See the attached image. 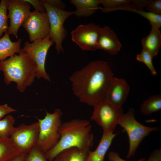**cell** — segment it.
<instances>
[{
    "instance_id": "6da1fadb",
    "label": "cell",
    "mask_w": 161,
    "mask_h": 161,
    "mask_svg": "<svg viewBox=\"0 0 161 161\" xmlns=\"http://www.w3.org/2000/svg\"><path fill=\"white\" fill-rule=\"evenodd\" d=\"M113 75L106 62L96 60L75 71L69 79L80 101L94 106L104 100Z\"/></svg>"
},
{
    "instance_id": "7a4b0ae2",
    "label": "cell",
    "mask_w": 161,
    "mask_h": 161,
    "mask_svg": "<svg viewBox=\"0 0 161 161\" xmlns=\"http://www.w3.org/2000/svg\"><path fill=\"white\" fill-rule=\"evenodd\" d=\"M92 125L87 120L74 119L62 123L59 129L61 138L53 148L45 154L49 161H53L61 151L75 147L81 149H90L93 145L94 136Z\"/></svg>"
},
{
    "instance_id": "3957f363",
    "label": "cell",
    "mask_w": 161,
    "mask_h": 161,
    "mask_svg": "<svg viewBox=\"0 0 161 161\" xmlns=\"http://www.w3.org/2000/svg\"><path fill=\"white\" fill-rule=\"evenodd\" d=\"M36 69L35 63L21 49L18 55L0 61V71L3 73L5 84L15 82L17 89L21 92L33 83Z\"/></svg>"
},
{
    "instance_id": "277c9868",
    "label": "cell",
    "mask_w": 161,
    "mask_h": 161,
    "mask_svg": "<svg viewBox=\"0 0 161 161\" xmlns=\"http://www.w3.org/2000/svg\"><path fill=\"white\" fill-rule=\"evenodd\" d=\"M62 115L61 110L56 109L52 113L46 111L44 118L38 119L39 130L36 145L44 153L54 147L61 138Z\"/></svg>"
},
{
    "instance_id": "5b68a950",
    "label": "cell",
    "mask_w": 161,
    "mask_h": 161,
    "mask_svg": "<svg viewBox=\"0 0 161 161\" xmlns=\"http://www.w3.org/2000/svg\"><path fill=\"white\" fill-rule=\"evenodd\" d=\"M118 124L127 132L129 140V148L126 158L134 156L143 139L157 128L144 126L137 121L135 118L134 109L131 108L122 115Z\"/></svg>"
},
{
    "instance_id": "8992f818",
    "label": "cell",
    "mask_w": 161,
    "mask_h": 161,
    "mask_svg": "<svg viewBox=\"0 0 161 161\" xmlns=\"http://www.w3.org/2000/svg\"><path fill=\"white\" fill-rule=\"evenodd\" d=\"M47 14L49 25L48 35L50 39L55 44L58 54L63 51L62 42L66 37L67 32L64 27L66 20L74 14L75 11H67L54 7L45 0H41Z\"/></svg>"
},
{
    "instance_id": "52a82bcc",
    "label": "cell",
    "mask_w": 161,
    "mask_h": 161,
    "mask_svg": "<svg viewBox=\"0 0 161 161\" xmlns=\"http://www.w3.org/2000/svg\"><path fill=\"white\" fill-rule=\"evenodd\" d=\"M94 107L91 119L102 128L103 134L108 135L113 133L123 113L122 108L115 107L105 100Z\"/></svg>"
},
{
    "instance_id": "ba28073f",
    "label": "cell",
    "mask_w": 161,
    "mask_h": 161,
    "mask_svg": "<svg viewBox=\"0 0 161 161\" xmlns=\"http://www.w3.org/2000/svg\"><path fill=\"white\" fill-rule=\"evenodd\" d=\"M54 42L48 35L44 38L36 40L32 43L24 42V46L21 49L36 64L37 69L36 77L51 81L50 77L46 71L45 62L48 51Z\"/></svg>"
},
{
    "instance_id": "9c48e42d",
    "label": "cell",
    "mask_w": 161,
    "mask_h": 161,
    "mask_svg": "<svg viewBox=\"0 0 161 161\" xmlns=\"http://www.w3.org/2000/svg\"><path fill=\"white\" fill-rule=\"evenodd\" d=\"M38 121L29 125L24 123L14 127L9 139L21 153H27L36 145L39 134Z\"/></svg>"
},
{
    "instance_id": "30bf717a",
    "label": "cell",
    "mask_w": 161,
    "mask_h": 161,
    "mask_svg": "<svg viewBox=\"0 0 161 161\" xmlns=\"http://www.w3.org/2000/svg\"><path fill=\"white\" fill-rule=\"evenodd\" d=\"M101 29L93 23L80 25L72 31V40L83 50L95 51L98 49Z\"/></svg>"
},
{
    "instance_id": "8fae6325",
    "label": "cell",
    "mask_w": 161,
    "mask_h": 161,
    "mask_svg": "<svg viewBox=\"0 0 161 161\" xmlns=\"http://www.w3.org/2000/svg\"><path fill=\"white\" fill-rule=\"evenodd\" d=\"M22 26L28 32L31 42L43 39L49 34V25L46 12L35 10L31 12Z\"/></svg>"
},
{
    "instance_id": "7c38bea8",
    "label": "cell",
    "mask_w": 161,
    "mask_h": 161,
    "mask_svg": "<svg viewBox=\"0 0 161 161\" xmlns=\"http://www.w3.org/2000/svg\"><path fill=\"white\" fill-rule=\"evenodd\" d=\"M30 4L24 0H8L7 10L10 25L7 32L18 38V32L29 16Z\"/></svg>"
},
{
    "instance_id": "4fadbf2b",
    "label": "cell",
    "mask_w": 161,
    "mask_h": 161,
    "mask_svg": "<svg viewBox=\"0 0 161 161\" xmlns=\"http://www.w3.org/2000/svg\"><path fill=\"white\" fill-rule=\"evenodd\" d=\"M129 86L123 78L113 77L107 91L105 100L113 106L122 108L127 98Z\"/></svg>"
},
{
    "instance_id": "5bb4252c",
    "label": "cell",
    "mask_w": 161,
    "mask_h": 161,
    "mask_svg": "<svg viewBox=\"0 0 161 161\" xmlns=\"http://www.w3.org/2000/svg\"><path fill=\"white\" fill-rule=\"evenodd\" d=\"M122 47L116 34L109 27H101L97 43V49H103L114 55L116 54Z\"/></svg>"
},
{
    "instance_id": "9a60e30c",
    "label": "cell",
    "mask_w": 161,
    "mask_h": 161,
    "mask_svg": "<svg viewBox=\"0 0 161 161\" xmlns=\"http://www.w3.org/2000/svg\"><path fill=\"white\" fill-rule=\"evenodd\" d=\"M143 49L153 58L158 53L161 45V34L159 28L152 27L149 34L141 41Z\"/></svg>"
},
{
    "instance_id": "2e32d148",
    "label": "cell",
    "mask_w": 161,
    "mask_h": 161,
    "mask_svg": "<svg viewBox=\"0 0 161 161\" xmlns=\"http://www.w3.org/2000/svg\"><path fill=\"white\" fill-rule=\"evenodd\" d=\"M117 134H103L97 146L93 151H89L86 161H104L106 154Z\"/></svg>"
},
{
    "instance_id": "e0dca14e",
    "label": "cell",
    "mask_w": 161,
    "mask_h": 161,
    "mask_svg": "<svg viewBox=\"0 0 161 161\" xmlns=\"http://www.w3.org/2000/svg\"><path fill=\"white\" fill-rule=\"evenodd\" d=\"M22 39L13 42L10 40L9 34L7 32L0 38V61L11 57L16 53L19 54L21 50Z\"/></svg>"
},
{
    "instance_id": "ac0fdd59",
    "label": "cell",
    "mask_w": 161,
    "mask_h": 161,
    "mask_svg": "<svg viewBox=\"0 0 161 161\" xmlns=\"http://www.w3.org/2000/svg\"><path fill=\"white\" fill-rule=\"evenodd\" d=\"M70 2L76 7L75 16L86 17L92 15L99 9L100 0H71Z\"/></svg>"
},
{
    "instance_id": "d6986e66",
    "label": "cell",
    "mask_w": 161,
    "mask_h": 161,
    "mask_svg": "<svg viewBox=\"0 0 161 161\" xmlns=\"http://www.w3.org/2000/svg\"><path fill=\"white\" fill-rule=\"evenodd\" d=\"M90 149H81L73 147L60 152L53 161H86Z\"/></svg>"
},
{
    "instance_id": "ffe728a7",
    "label": "cell",
    "mask_w": 161,
    "mask_h": 161,
    "mask_svg": "<svg viewBox=\"0 0 161 161\" xmlns=\"http://www.w3.org/2000/svg\"><path fill=\"white\" fill-rule=\"evenodd\" d=\"M20 153L12 144L9 138L0 137V161H7Z\"/></svg>"
},
{
    "instance_id": "44dd1931",
    "label": "cell",
    "mask_w": 161,
    "mask_h": 161,
    "mask_svg": "<svg viewBox=\"0 0 161 161\" xmlns=\"http://www.w3.org/2000/svg\"><path fill=\"white\" fill-rule=\"evenodd\" d=\"M161 109V96L156 95L149 97L142 103L140 111L143 114L147 115Z\"/></svg>"
},
{
    "instance_id": "7402d4cb",
    "label": "cell",
    "mask_w": 161,
    "mask_h": 161,
    "mask_svg": "<svg viewBox=\"0 0 161 161\" xmlns=\"http://www.w3.org/2000/svg\"><path fill=\"white\" fill-rule=\"evenodd\" d=\"M100 3L103 7H100L101 11L104 13L120 10L126 7H131L132 0H100Z\"/></svg>"
},
{
    "instance_id": "603a6c76",
    "label": "cell",
    "mask_w": 161,
    "mask_h": 161,
    "mask_svg": "<svg viewBox=\"0 0 161 161\" xmlns=\"http://www.w3.org/2000/svg\"><path fill=\"white\" fill-rule=\"evenodd\" d=\"M123 10L136 13L146 18L150 21L152 27L160 28L161 26V15L155 14L148 11L126 7L121 8Z\"/></svg>"
},
{
    "instance_id": "cb8c5ba5",
    "label": "cell",
    "mask_w": 161,
    "mask_h": 161,
    "mask_svg": "<svg viewBox=\"0 0 161 161\" xmlns=\"http://www.w3.org/2000/svg\"><path fill=\"white\" fill-rule=\"evenodd\" d=\"M16 120L12 115H8L0 120V137L9 138L14 128Z\"/></svg>"
},
{
    "instance_id": "d4e9b609",
    "label": "cell",
    "mask_w": 161,
    "mask_h": 161,
    "mask_svg": "<svg viewBox=\"0 0 161 161\" xmlns=\"http://www.w3.org/2000/svg\"><path fill=\"white\" fill-rule=\"evenodd\" d=\"M8 0H1L0 2V38L3 33L7 32L9 28L7 10Z\"/></svg>"
},
{
    "instance_id": "484cf974",
    "label": "cell",
    "mask_w": 161,
    "mask_h": 161,
    "mask_svg": "<svg viewBox=\"0 0 161 161\" xmlns=\"http://www.w3.org/2000/svg\"><path fill=\"white\" fill-rule=\"evenodd\" d=\"M24 161H49L45 154L36 145L26 154Z\"/></svg>"
},
{
    "instance_id": "4316f807",
    "label": "cell",
    "mask_w": 161,
    "mask_h": 161,
    "mask_svg": "<svg viewBox=\"0 0 161 161\" xmlns=\"http://www.w3.org/2000/svg\"><path fill=\"white\" fill-rule=\"evenodd\" d=\"M136 58L137 60L144 63L146 65L152 75H156L157 73L152 62L153 58L146 50L143 49L140 53L137 55Z\"/></svg>"
},
{
    "instance_id": "83f0119b",
    "label": "cell",
    "mask_w": 161,
    "mask_h": 161,
    "mask_svg": "<svg viewBox=\"0 0 161 161\" xmlns=\"http://www.w3.org/2000/svg\"><path fill=\"white\" fill-rule=\"evenodd\" d=\"M145 7L148 12L161 15V0H150Z\"/></svg>"
},
{
    "instance_id": "f1b7e54d",
    "label": "cell",
    "mask_w": 161,
    "mask_h": 161,
    "mask_svg": "<svg viewBox=\"0 0 161 161\" xmlns=\"http://www.w3.org/2000/svg\"><path fill=\"white\" fill-rule=\"evenodd\" d=\"M17 111V110L11 108L7 104L0 105V120L6 115Z\"/></svg>"
},
{
    "instance_id": "f546056e",
    "label": "cell",
    "mask_w": 161,
    "mask_h": 161,
    "mask_svg": "<svg viewBox=\"0 0 161 161\" xmlns=\"http://www.w3.org/2000/svg\"><path fill=\"white\" fill-rule=\"evenodd\" d=\"M30 4L32 5L35 10L41 12H46L45 9L42 4L41 0H24Z\"/></svg>"
},
{
    "instance_id": "4dcf8cb0",
    "label": "cell",
    "mask_w": 161,
    "mask_h": 161,
    "mask_svg": "<svg viewBox=\"0 0 161 161\" xmlns=\"http://www.w3.org/2000/svg\"><path fill=\"white\" fill-rule=\"evenodd\" d=\"M108 158L109 161H127L121 158L117 152L110 151L108 154ZM146 159L142 158L137 161H144Z\"/></svg>"
},
{
    "instance_id": "1f68e13d",
    "label": "cell",
    "mask_w": 161,
    "mask_h": 161,
    "mask_svg": "<svg viewBox=\"0 0 161 161\" xmlns=\"http://www.w3.org/2000/svg\"><path fill=\"white\" fill-rule=\"evenodd\" d=\"M50 5L61 10H64L66 5L65 3L60 0H45Z\"/></svg>"
},
{
    "instance_id": "d6a6232c",
    "label": "cell",
    "mask_w": 161,
    "mask_h": 161,
    "mask_svg": "<svg viewBox=\"0 0 161 161\" xmlns=\"http://www.w3.org/2000/svg\"><path fill=\"white\" fill-rule=\"evenodd\" d=\"M147 161H161V149L155 150L150 154Z\"/></svg>"
},
{
    "instance_id": "836d02e7",
    "label": "cell",
    "mask_w": 161,
    "mask_h": 161,
    "mask_svg": "<svg viewBox=\"0 0 161 161\" xmlns=\"http://www.w3.org/2000/svg\"><path fill=\"white\" fill-rule=\"evenodd\" d=\"M26 154L24 153H21L18 155L7 161H24Z\"/></svg>"
}]
</instances>
